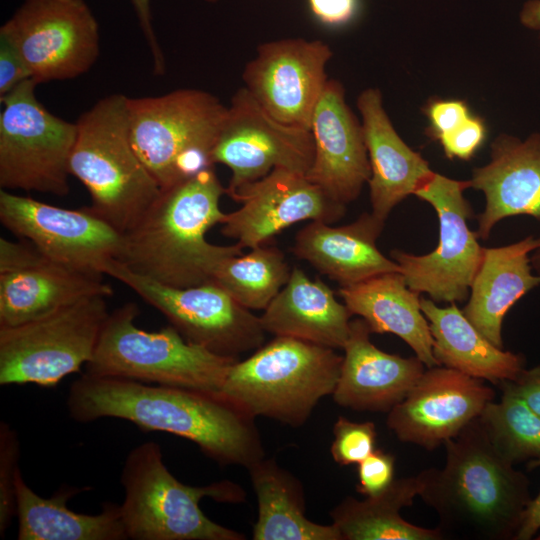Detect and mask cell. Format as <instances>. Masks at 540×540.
I'll use <instances>...</instances> for the list:
<instances>
[{"mask_svg": "<svg viewBox=\"0 0 540 540\" xmlns=\"http://www.w3.org/2000/svg\"><path fill=\"white\" fill-rule=\"evenodd\" d=\"M66 404L77 422L118 418L143 431L174 434L222 466L248 469L265 457L256 417L223 392L84 373L70 386Z\"/></svg>", "mask_w": 540, "mask_h": 540, "instance_id": "1", "label": "cell"}, {"mask_svg": "<svg viewBox=\"0 0 540 540\" xmlns=\"http://www.w3.org/2000/svg\"><path fill=\"white\" fill-rule=\"evenodd\" d=\"M442 468L418 475L419 497L446 534L482 540H514L531 501L529 480L491 444L478 418L444 443Z\"/></svg>", "mask_w": 540, "mask_h": 540, "instance_id": "2", "label": "cell"}, {"mask_svg": "<svg viewBox=\"0 0 540 540\" xmlns=\"http://www.w3.org/2000/svg\"><path fill=\"white\" fill-rule=\"evenodd\" d=\"M226 188L213 167L205 168L162 190L137 223L123 234L116 260L131 271L162 284L186 288L211 281L225 257L242 254L237 243L211 244L206 233L223 224L220 209Z\"/></svg>", "mask_w": 540, "mask_h": 540, "instance_id": "3", "label": "cell"}, {"mask_svg": "<svg viewBox=\"0 0 540 540\" xmlns=\"http://www.w3.org/2000/svg\"><path fill=\"white\" fill-rule=\"evenodd\" d=\"M76 125L70 175L89 192L87 209L124 234L162 192L132 145L128 97L115 93L98 100Z\"/></svg>", "mask_w": 540, "mask_h": 540, "instance_id": "4", "label": "cell"}, {"mask_svg": "<svg viewBox=\"0 0 540 540\" xmlns=\"http://www.w3.org/2000/svg\"><path fill=\"white\" fill-rule=\"evenodd\" d=\"M120 482L124 490L120 510L128 539H246L244 534L208 518L199 506L206 497L220 503H243L244 489L230 480L204 486L183 484L169 471L161 447L154 441L130 450Z\"/></svg>", "mask_w": 540, "mask_h": 540, "instance_id": "5", "label": "cell"}, {"mask_svg": "<svg viewBox=\"0 0 540 540\" xmlns=\"http://www.w3.org/2000/svg\"><path fill=\"white\" fill-rule=\"evenodd\" d=\"M139 308L126 303L109 312L86 374L143 383L222 392L238 358L218 355L187 341L172 325L145 331Z\"/></svg>", "mask_w": 540, "mask_h": 540, "instance_id": "6", "label": "cell"}, {"mask_svg": "<svg viewBox=\"0 0 540 540\" xmlns=\"http://www.w3.org/2000/svg\"><path fill=\"white\" fill-rule=\"evenodd\" d=\"M342 360L333 348L275 336L232 365L222 392L255 417L300 427L319 401L332 395Z\"/></svg>", "mask_w": 540, "mask_h": 540, "instance_id": "7", "label": "cell"}, {"mask_svg": "<svg viewBox=\"0 0 540 540\" xmlns=\"http://www.w3.org/2000/svg\"><path fill=\"white\" fill-rule=\"evenodd\" d=\"M226 111L216 96L198 89L128 97L132 145L161 190L213 167L211 153Z\"/></svg>", "mask_w": 540, "mask_h": 540, "instance_id": "8", "label": "cell"}, {"mask_svg": "<svg viewBox=\"0 0 540 540\" xmlns=\"http://www.w3.org/2000/svg\"><path fill=\"white\" fill-rule=\"evenodd\" d=\"M96 295L37 319L0 327V385L56 386L92 358L109 315Z\"/></svg>", "mask_w": 540, "mask_h": 540, "instance_id": "9", "label": "cell"}, {"mask_svg": "<svg viewBox=\"0 0 540 540\" xmlns=\"http://www.w3.org/2000/svg\"><path fill=\"white\" fill-rule=\"evenodd\" d=\"M37 85L28 79L0 98V186L65 196L77 125L50 113Z\"/></svg>", "mask_w": 540, "mask_h": 540, "instance_id": "10", "label": "cell"}, {"mask_svg": "<svg viewBox=\"0 0 540 540\" xmlns=\"http://www.w3.org/2000/svg\"><path fill=\"white\" fill-rule=\"evenodd\" d=\"M469 181L432 172L414 195L429 203L439 222L437 247L428 254L391 252L410 289L426 293L434 302L456 304L465 300L480 267L483 250L478 235L468 227L474 212L464 197Z\"/></svg>", "mask_w": 540, "mask_h": 540, "instance_id": "11", "label": "cell"}, {"mask_svg": "<svg viewBox=\"0 0 540 540\" xmlns=\"http://www.w3.org/2000/svg\"><path fill=\"white\" fill-rule=\"evenodd\" d=\"M103 272L160 311L191 343L233 358L263 345L266 332L260 317L213 282L172 287L137 274L116 259L109 261Z\"/></svg>", "mask_w": 540, "mask_h": 540, "instance_id": "12", "label": "cell"}, {"mask_svg": "<svg viewBox=\"0 0 540 540\" xmlns=\"http://www.w3.org/2000/svg\"><path fill=\"white\" fill-rule=\"evenodd\" d=\"M37 84L76 78L100 53L98 22L84 0H24L1 26Z\"/></svg>", "mask_w": 540, "mask_h": 540, "instance_id": "13", "label": "cell"}, {"mask_svg": "<svg viewBox=\"0 0 540 540\" xmlns=\"http://www.w3.org/2000/svg\"><path fill=\"white\" fill-rule=\"evenodd\" d=\"M314 158L310 130L283 124L269 115L244 88L227 106L211 163L231 170L226 194L268 175L276 168L307 174Z\"/></svg>", "mask_w": 540, "mask_h": 540, "instance_id": "14", "label": "cell"}, {"mask_svg": "<svg viewBox=\"0 0 540 540\" xmlns=\"http://www.w3.org/2000/svg\"><path fill=\"white\" fill-rule=\"evenodd\" d=\"M0 220L50 260L85 272L104 275L122 247L123 234L87 207L61 208L2 189Z\"/></svg>", "mask_w": 540, "mask_h": 540, "instance_id": "15", "label": "cell"}, {"mask_svg": "<svg viewBox=\"0 0 540 540\" xmlns=\"http://www.w3.org/2000/svg\"><path fill=\"white\" fill-rule=\"evenodd\" d=\"M332 56L330 46L321 40L285 38L262 43L244 68V88L279 122L310 130Z\"/></svg>", "mask_w": 540, "mask_h": 540, "instance_id": "16", "label": "cell"}, {"mask_svg": "<svg viewBox=\"0 0 540 540\" xmlns=\"http://www.w3.org/2000/svg\"><path fill=\"white\" fill-rule=\"evenodd\" d=\"M494 396L484 380L434 366L388 412L386 423L400 441L434 450L478 418Z\"/></svg>", "mask_w": 540, "mask_h": 540, "instance_id": "17", "label": "cell"}, {"mask_svg": "<svg viewBox=\"0 0 540 540\" xmlns=\"http://www.w3.org/2000/svg\"><path fill=\"white\" fill-rule=\"evenodd\" d=\"M242 206L227 213L221 233L242 248L263 245L287 227L304 220L332 223L345 206L332 200L306 174L276 168L241 187L231 197Z\"/></svg>", "mask_w": 540, "mask_h": 540, "instance_id": "18", "label": "cell"}, {"mask_svg": "<svg viewBox=\"0 0 540 540\" xmlns=\"http://www.w3.org/2000/svg\"><path fill=\"white\" fill-rule=\"evenodd\" d=\"M314 158L306 176L346 206L358 198L371 170L362 124L346 103L342 84L328 79L314 109Z\"/></svg>", "mask_w": 540, "mask_h": 540, "instance_id": "19", "label": "cell"}, {"mask_svg": "<svg viewBox=\"0 0 540 540\" xmlns=\"http://www.w3.org/2000/svg\"><path fill=\"white\" fill-rule=\"evenodd\" d=\"M362 318L350 322L349 337L333 400L339 406L372 412H389L401 402L427 367L418 357H401L377 348Z\"/></svg>", "mask_w": 540, "mask_h": 540, "instance_id": "20", "label": "cell"}, {"mask_svg": "<svg viewBox=\"0 0 540 540\" xmlns=\"http://www.w3.org/2000/svg\"><path fill=\"white\" fill-rule=\"evenodd\" d=\"M468 181L469 188L485 197L476 231L480 239H488L507 217L525 215L540 221V133L525 140L499 135L491 144L490 162L475 168Z\"/></svg>", "mask_w": 540, "mask_h": 540, "instance_id": "21", "label": "cell"}, {"mask_svg": "<svg viewBox=\"0 0 540 540\" xmlns=\"http://www.w3.org/2000/svg\"><path fill=\"white\" fill-rule=\"evenodd\" d=\"M357 107L370 163L372 214L385 222L392 209L433 172L420 153L398 135L383 106L381 92L368 88L361 92Z\"/></svg>", "mask_w": 540, "mask_h": 540, "instance_id": "22", "label": "cell"}, {"mask_svg": "<svg viewBox=\"0 0 540 540\" xmlns=\"http://www.w3.org/2000/svg\"><path fill=\"white\" fill-rule=\"evenodd\" d=\"M384 223L372 213H363L354 222L337 227L311 221L296 234L292 251L340 287L400 272L398 264L383 255L376 244Z\"/></svg>", "mask_w": 540, "mask_h": 540, "instance_id": "23", "label": "cell"}, {"mask_svg": "<svg viewBox=\"0 0 540 540\" xmlns=\"http://www.w3.org/2000/svg\"><path fill=\"white\" fill-rule=\"evenodd\" d=\"M539 247L540 237L531 235L509 245L484 247L469 300L462 312L499 348H503L502 325L507 312L540 285V275L533 274L531 265V254Z\"/></svg>", "mask_w": 540, "mask_h": 540, "instance_id": "24", "label": "cell"}, {"mask_svg": "<svg viewBox=\"0 0 540 540\" xmlns=\"http://www.w3.org/2000/svg\"><path fill=\"white\" fill-rule=\"evenodd\" d=\"M102 276L49 258L0 273V327L37 319L91 296H111L113 291Z\"/></svg>", "mask_w": 540, "mask_h": 540, "instance_id": "25", "label": "cell"}, {"mask_svg": "<svg viewBox=\"0 0 540 540\" xmlns=\"http://www.w3.org/2000/svg\"><path fill=\"white\" fill-rule=\"evenodd\" d=\"M263 311L260 321L265 332L333 349L345 345L353 316L324 282L311 280L298 267Z\"/></svg>", "mask_w": 540, "mask_h": 540, "instance_id": "26", "label": "cell"}, {"mask_svg": "<svg viewBox=\"0 0 540 540\" xmlns=\"http://www.w3.org/2000/svg\"><path fill=\"white\" fill-rule=\"evenodd\" d=\"M338 293L351 314L362 318L372 333L394 334L411 347L427 368L439 366L420 294L408 287L401 272L384 273L340 287Z\"/></svg>", "mask_w": 540, "mask_h": 540, "instance_id": "27", "label": "cell"}, {"mask_svg": "<svg viewBox=\"0 0 540 540\" xmlns=\"http://www.w3.org/2000/svg\"><path fill=\"white\" fill-rule=\"evenodd\" d=\"M18 540H126L120 505L105 503L100 513L84 514L67 502L85 488L61 487L51 497L34 492L19 469L15 477Z\"/></svg>", "mask_w": 540, "mask_h": 540, "instance_id": "28", "label": "cell"}, {"mask_svg": "<svg viewBox=\"0 0 540 540\" xmlns=\"http://www.w3.org/2000/svg\"><path fill=\"white\" fill-rule=\"evenodd\" d=\"M421 309L429 323L439 365L498 385L513 380L524 369L521 354L491 343L456 304L440 307L422 297Z\"/></svg>", "mask_w": 540, "mask_h": 540, "instance_id": "29", "label": "cell"}, {"mask_svg": "<svg viewBox=\"0 0 540 540\" xmlns=\"http://www.w3.org/2000/svg\"><path fill=\"white\" fill-rule=\"evenodd\" d=\"M247 470L258 502L254 540H342L333 524H318L305 516L301 481L274 458L264 457Z\"/></svg>", "mask_w": 540, "mask_h": 540, "instance_id": "30", "label": "cell"}, {"mask_svg": "<svg viewBox=\"0 0 540 540\" xmlns=\"http://www.w3.org/2000/svg\"><path fill=\"white\" fill-rule=\"evenodd\" d=\"M419 475L394 479L382 493L358 500L343 499L330 512L342 540H442L439 528H425L406 521L400 514L419 496Z\"/></svg>", "mask_w": 540, "mask_h": 540, "instance_id": "31", "label": "cell"}, {"mask_svg": "<svg viewBox=\"0 0 540 540\" xmlns=\"http://www.w3.org/2000/svg\"><path fill=\"white\" fill-rule=\"evenodd\" d=\"M281 250L257 246L247 254L223 258L211 281L249 310H264L285 286L291 274Z\"/></svg>", "mask_w": 540, "mask_h": 540, "instance_id": "32", "label": "cell"}, {"mask_svg": "<svg viewBox=\"0 0 540 540\" xmlns=\"http://www.w3.org/2000/svg\"><path fill=\"white\" fill-rule=\"evenodd\" d=\"M502 391L478 416L491 444L512 465L540 459V417L518 396Z\"/></svg>", "mask_w": 540, "mask_h": 540, "instance_id": "33", "label": "cell"}, {"mask_svg": "<svg viewBox=\"0 0 540 540\" xmlns=\"http://www.w3.org/2000/svg\"><path fill=\"white\" fill-rule=\"evenodd\" d=\"M333 436L330 453L340 466L359 464L376 449L377 430L372 421L354 422L340 416Z\"/></svg>", "mask_w": 540, "mask_h": 540, "instance_id": "34", "label": "cell"}, {"mask_svg": "<svg viewBox=\"0 0 540 540\" xmlns=\"http://www.w3.org/2000/svg\"><path fill=\"white\" fill-rule=\"evenodd\" d=\"M20 441L6 422L0 424V535L5 537L16 517L15 477L20 469Z\"/></svg>", "mask_w": 540, "mask_h": 540, "instance_id": "35", "label": "cell"}, {"mask_svg": "<svg viewBox=\"0 0 540 540\" xmlns=\"http://www.w3.org/2000/svg\"><path fill=\"white\" fill-rule=\"evenodd\" d=\"M356 491L365 497L376 496L394 481L395 457L381 449H375L358 464Z\"/></svg>", "mask_w": 540, "mask_h": 540, "instance_id": "36", "label": "cell"}, {"mask_svg": "<svg viewBox=\"0 0 540 540\" xmlns=\"http://www.w3.org/2000/svg\"><path fill=\"white\" fill-rule=\"evenodd\" d=\"M486 127L480 117L470 115L462 124L438 141L449 159L469 160L483 144Z\"/></svg>", "mask_w": 540, "mask_h": 540, "instance_id": "37", "label": "cell"}, {"mask_svg": "<svg viewBox=\"0 0 540 540\" xmlns=\"http://www.w3.org/2000/svg\"><path fill=\"white\" fill-rule=\"evenodd\" d=\"M424 112L429 120L426 133L435 140L454 130L471 115L467 104L455 99L432 100Z\"/></svg>", "mask_w": 540, "mask_h": 540, "instance_id": "38", "label": "cell"}, {"mask_svg": "<svg viewBox=\"0 0 540 540\" xmlns=\"http://www.w3.org/2000/svg\"><path fill=\"white\" fill-rule=\"evenodd\" d=\"M28 79L31 75L22 56L6 37L0 35V98Z\"/></svg>", "mask_w": 540, "mask_h": 540, "instance_id": "39", "label": "cell"}, {"mask_svg": "<svg viewBox=\"0 0 540 540\" xmlns=\"http://www.w3.org/2000/svg\"><path fill=\"white\" fill-rule=\"evenodd\" d=\"M46 257L31 242L0 239V273L32 266Z\"/></svg>", "mask_w": 540, "mask_h": 540, "instance_id": "40", "label": "cell"}, {"mask_svg": "<svg viewBox=\"0 0 540 540\" xmlns=\"http://www.w3.org/2000/svg\"><path fill=\"white\" fill-rule=\"evenodd\" d=\"M518 396L540 417V365L522 371L513 379L499 384Z\"/></svg>", "mask_w": 540, "mask_h": 540, "instance_id": "41", "label": "cell"}, {"mask_svg": "<svg viewBox=\"0 0 540 540\" xmlns=\"http://www.w3.org/2000/svg\"><path fill=\"white\" fill-rule=\"evenodd\" d=\"M308 4L315 18L329 26L348 23L358 8V0H308Z\"/></svg>", "mask_w": 540, "mask_h": 540, "instance_id": "42", "label": "cell"}, {"mask_svg": "<svg viewBox=\"0 0 540 540\" xmlns=\"http://www.w3.org/2000/svg\"><path fill=\"white\" fill-rule=\"evenodd\" d=\"M135 10L140 28L147 41L154 62V73L161 76L165 72V58L154 32L151 15V0H130Z\"/></svg>", "mask_w": 540, "mask_h": 540, "instance_id": "43", "label": "cell"}, {"mask_svg": "<svg viewBox=\"0 0 540 540\" xmlns=\"http://www.w3.org/2000/svg\"><path fill=\"white\" fill-rule=\"evenodd\" d=\"M529 469L540 467V459L529 462ZM540 530V492L523 512L514 540H530Z\"/></svg>", "mask_w": 540, "mask_h": 540, "instance_id": "44", "label": "cell"}, {"mask_svg": "<svg viewBox=\"0 0 540 540\" xmlns=\"http://www.w3.org/2000/svg\"><path fill=\"white\" fill-rule=\"evenodd\" d=\"M519 18L522 25L540 34V0L527 1L521 9Z\"/></svg>", "mask_w": 540, "mask_h": 540, "instance_id": "45", "label": "cell"}, {"mask_svg": "<svg viewBox=\"0 0 540 540\" xmlns=\"http://www.w3.org/2000/svg\"><path fill=\"white\" fill-rule=\"evenodd\" d=\"M531 265L537 275H540V247L531 254Z\"/></svg>", "mask_w": 540, "mask_h": 540, "instance_id": "46", "label": "cell"}, {"mask_svg": "<svg viewBox=\"0 0 540 540\" xmlns=\"http://www.w3.org/2000/svg\"><path fill=\"white\" fill-rule=\"evenodd\" d=\"M206 1H207V2H210V3H215V2H217V1H219V0H206Z\"/></svg>", "mask_w": 540, "mask_h": 540, "instance_id": "47", "label": "cell"}]
</instances>
